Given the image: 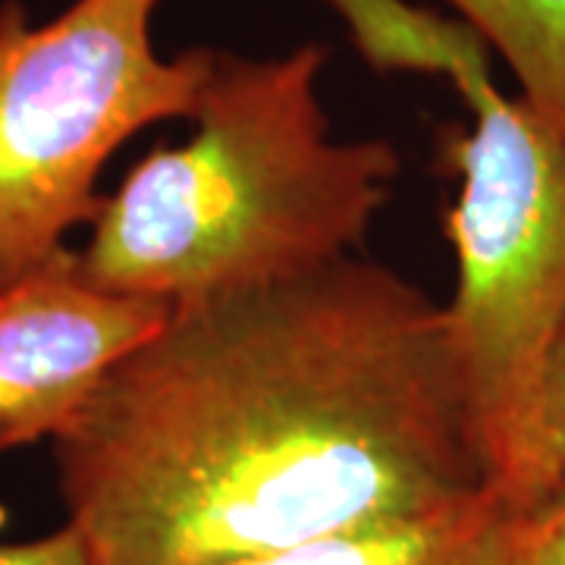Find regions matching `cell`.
<instances>
[{"instance_id": "6", "label": "cell", "mask_w": 565, "mask_h": 565, "mask_svg": "<svg viewBox=\"0 0 565 565\" xmlns=\"http://www.w3.org/2000/svg\"><path fill=\"white\" fill-rule=\"evenodd\" d=\"M519 509L487 490L444 512L337 534L236 565H509Z\"/></svg>"}, {"instance_id": "5", "label": "cell", "mask_w": 565, "mask_h": 565, "mask_svg": "<svg viewBox=\"0 0 565 565\" xmlns=\"http://www.w3.org/2000/svg\"><path fill=\"white\" fill-rule=\"evenodd\" d=\"M173 305L107 292L82 277L76 252L0 286V444L57 437L110 367L141 345Z\"/></svg>"}, {"instance_id": "8", "label": "cell", "mask_w": 565, "mask_h": 565, "mask_svg": "<svg viewBox=\"0 0 565 565\" xmlns=\"http://www.w3.org/2000/svg\"><path fill=\"white\" fill-rule=\"evenodd\" d=\"M559 487H565V330L550 352L525 456L503 500L525 512L544 503Z\"/></svg>"}, {"instance_id": "1", "label": "cell", "mask_w": 565, "mask_h": 565, "mask_svg": "<svg viewBox=\"0 0 565 565\" xmlns=\"http://www.w3.org/2000/svg\"><path fill=\"white\" fill-rule=\"evenodd\" d=\"M54 444L92 565H236L493 490L446 308L352 255L173 305Z\"/></svg>"}, {"instance_id": "11", "label": "cell", "mask_w": 565, "mask_h": 565, "mask_svg": "<svg viewBox=\"0 0 565 565\" xmlns=\"http://www.w3.org/2000/svg\"><path fill=\"white\" fill-rule=\"evenodd\" d=\"M0 452H3V444H0Z\"/></svg>"}, {"instance_id": "4", "label": "cell", "mask_w": 565, "mask_h": 565, "mask_svg": "<svg viewBox=\"0 0 565 565\" xmlns=\"http://www.w3.org/2000/svg\"><path fill=\"white\" fill-rule=\"evenodd\" d=\"M161 0H73L29 25L0 7V286L51 262L95 221L107 158L139 129L195 117L217 47L161 57Z\"/></svg>"}, {"instance_id": "9", "label": "cell", "mask_w": 565, "mask_h": 565, "mask_svg": "<svg viewBox=\"0 0 565 565\" xmlns=\"http://www.w3.org/2000/svg\"><path fill=\"white\" fill-rule=\"evenodd\" d=\"M509 565H565V487L544 503L519 512V534Z\"/></svg>"}, {"instance_id": "10", "label": "cell", "mask_w": 565, "mask_h": 565, "mask_svg": "<svg viewBox=\"0 0 565 565\" xmlns=\"http://www.w3.org/2000/svg\"><path fill=\"white\" fill-rule=\"evenodd\" d=\"M0 565H92L76 527H61L41 541L0 546Z\"/></svg>"}, {"instance_id": "7", "label": "cell", "mask_w": 565, "mask_h": 565, "mask_svg": "<svg viewBox=\"0 0 565 565\" xmlns=\"http://www.w3.org/2000/svg\"><path fill=\"white\" fill-rule=\"evenodd\" d=\"M503 54L522 102L565 136V0H446Z\"/></svg>"}, {"instance_id": "3", "label": "cell", "mask_w": 565, "mask_h": 565, "mask_svg": "<svg viewBox=\"0 0 565 565\" xmlns=\"http://www.w3.org/2000/svg\"><path fill=\"white\" fill-rule=\"evenodd\" d=\"M323 3L374 70L444 76L471 114L440 148L462 180L446 217L459 282L444 308L490 487L505 497L565 330V136L497 88L490 47L462 20L408 0Z\"/></svg>"}, {"instance_id": "2", "label": "cell", "mask_w": 565, "mask_h": 565, "mask_svg": "<svg viewBox=\"0 0 565 565\" xmlns=\"http://www.w3.org/2000/svg\"><path fill=\"white\" fill-rule=\"evenodd\" d=\"M323 66L315 41L274 57L217 51L195 132L151 151L104 199L76 252L82 277L180 305L349 258L403 158L384 139H333Z\"/></svg>"}]
</instances>
